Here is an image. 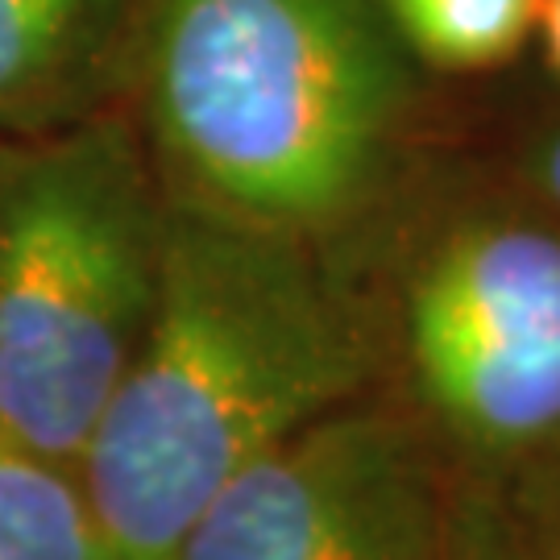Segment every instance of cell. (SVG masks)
<instances>
[{
  "instance_id": "1",
  "label": "cell",
  "mask_w": 560,
  "mask_h": 560,
  "mask_svg": "<svg viewBox=\"0 0 560 560\" xmlns=\"http://www.w3.org/2000/svg\"><path fill=\"white\" fill-rule=\"evenodd\" d=\"M370 390L337 254L166 191L154 316L75 460L113 560H171L241 469Z\"/></svg>"
},
{
  "instance_id": "2",
  "label": "cell",
  "mask_w": 560,
  "mask_h": 560,
  "mask_svg": "<svg viewBox=\"0 0 560 560\" xmlns=\"http://www.w3.org/2000/svg\"><path fill=\"white\" fill-rule=\"evenodd\" d=\"M411 67L374 0H145L120 101L171 196L337 254L416 179Z\"/></svg>"
},
{
  "instance_id": "3",
  "label": "cell",
  "mask_w": 560,
  "mask_h": 560,
  "mask_svg": "<svg viewBox=\"0 0 560 560\" xmlns=\"http://www.w3.org/2000/svg\"><path fill=\"white\" fill-rule=\"evenodd\" d=\"M378 390L457 490L560 481V221L515 179L402 187L337 249Z\"/></svg>"
},
{
  "instance_id": "4",
  "label": "cell",
  "mask_w": 560,
  "mask_h": 560,
  "mask_svg": "<svg viewBox=\"0 0 560 560\" xmlns=\"http://www.w3.org/2000/svg\"><path fill=\"white\" fill-rule=\"evenodd\" d=\"M166 183L129 104L0 138V441L75 469L150 328Z\"/></svg>"
},
{
  "instance_id": "5",
  "label": "cell",
  "mask_w": 560,
  "mask_h": 560,
  "mask_svg": "<svg viewBox=\"0 0 560 560\" xmlns=\"http://www.w3.org/2000/svg\"><path fill=\"white\" fill-rule=\"evenodd\" d=\"M171 560H457V490L416 420L370 390L241 469Z\"/></svg>"
},
{
  "instance_id": "6",
  "label": "cell",
  "mask_w": 560,
  "mask_h": 560,
  "mask_svg": "<svg viewBox=\"0 0 560 560\" xmlns=\"http://www.w3.org/2000/svg\"><path fill=\"white\" fill-rule=\"evenodd\" d=\"M145 0H0V138L120 101Z\"/></svg>"
},
{
  "instance_id": "7",
  "label": "cell",
  "mask_w": 560,
  "mask_h": 560,
  "mask_svg": "<svg viewBox=\"0 0 560 560\" xmlns=\"http://www.w3.org/2000/svg\"><path fill=\"white\" fill-rule=\"evenodd\" d=\"M0 560H113L80 474L9 441H0Z\"/></svg>"
},
{
  "instance_id": "8",
  "label": "cell",
  "mask_w": 560,
  "mask_h": 560,
  "mask_svg": "<svg viewBox=\"0 0 560 560\" xmlns=\"http://www.w3.org/2000/svg\"><path fill=\"white\" fill-rule=\"evenodd\" d=\"M399 46L428 71L486 75L520 59L544 0H374Z\"/></svg>"
},
{
  "instance_id": "9",
  "label": "cell",
  "mask_w": 560,
  "mask_h": 560,
  "mask_svg": "<svg viewBox=\"0 0 560 560\" xmlns=\"http://www.w3.org/2000/svg\"><path fill=\"white\" fill-rule=\"evenodd\" d=\"M457 560H560V481L457 490Z\"/></svg>"
},
{
  "instance_id": "10",
  "label": "cell",
  "mask_w": 560,
  "mask_h": 560,
  "mask_svg": "<svg viewBox=\"0 0 560 560\" xmlns=\"http://www.w3.org/2000/svg\"><path fill=\"white\" fill-rule=\"evenodd\" d=\"M511 179L560 221V117L544 120L540 129L523 141L520 166Z\"/></svg>"
},
{
  "instance_id": "11",
  "label": "cell",
  "mask_w": 560,
  "mask_h": 560,
  "mask_svg": "<svg viewBox=\"0 0 560 560\" xmlns=\"http://www.w3.org/2000/svg\"><path fill=\"white\" fill-rule=\"evenodd\" d=\"M536 38L544 46V59H548V71L560 80V0H544L540 9V30Z\"/></svg>"
}]
</instances>
